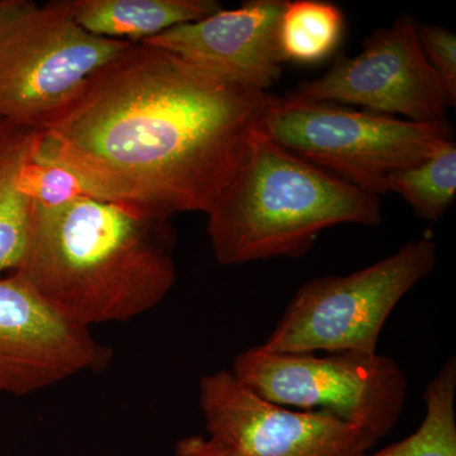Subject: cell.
I'll return each mask as SVG.
<instances>
[{
	"label": "cell",
	"mask_w": 456,
	"mask_h": 456,
	"mask_svg": "<svg viewBox=\"0 0 456 456\" xmlns=\"http://www.w3.org/2000/svg\"><path fill=\"white\" fill-rule=\"evenodd\" d=\"M277 98L139 42L38 130L35 158L149 217L207 215Z\"/></svg>",
	"instance_id": "obj_1"
},
{
	"label": "cell",
	"mask_w": 456,
	"mask_h": 456,
	"mask_svg": "<svg viewBox=\"0 0 456 456\" xmlns=\"http://www.w3.org/2000/svg\"><path fill=\"white\" fill-rule=\"evenodd\" d=\"M170 220L82 194L33 206L12 274L77 325L126 322L164 301L176 281Z\"/></svg>",
	"instance_id": "obj_2"
},
{
	"label": "cell",
	"mask_w": 456,
	"mask_h": 456,
	"mask_svg": "<svg viewBox=\"0 0 456 456\" xmlns=\"http://www.w3.org/2000/svg\"><path fill=\"white\" fill-rule=\"evenodd\" d=\"M222 265L301 257L342 224L378 226L379 197L277 145L261 131L245 163L207 213Z\"/></svg>",
	"instance_id": "obj_3"
},
{
	"label": "cell",
	"mask_w": 456,
	"mask_h": 456,
	"mask_svg": "<svg viewBox=\"0 0 456 456\" xmlns=\"http://www.w3.org/2000/svg\"><path fill=\"white\" fill-rule=\"evenodd\" d=\"M134 42L86 32L70 0L0 9V119L41 130Z\"/></svg>",
	"instance_id": "obj_4"
},
{
	"label": "cell",
	"mask_w": 456,
	"mask_h": 456,
	"mask_svg": "<svg viewBox=\"0 0 456 456\" xmlns=\"http://www.w3.org/2000/svg\"><path fill=\"white\" fill-rule=\"evenodd\" d=\"M268 139L373 194L387 179L454 142L449 122L419 123L326 102L277 98L264 119Z\"/></svg>",
	"instance_id": "obj_5"
},
{
	"label": "cell",
	"mask_w": 456,
	"mask_h": 456,
	"mask_svg": "<svg viewBox=\"0 0 456 456\" xmlns=\"http://www.w3.org/2000/svg\"><path fill=\"white\" fill-rule=\"evenodd\" d=\"M436 263V241L426 232L353 274L312 279L297 290L261 346L272 353H377L395 305Z\"/></svg>",
	"instance_id": "obj_6"
},
{
	"label": "cell",
	"mask_w": 456,
	"mask_h": 456,
	"mask_svg": "<svg viewBox=\"0 0 456 456\" xmlns=\"http://www.w3.org/2000/svg\"><path fill=\"white\" fill-rule=\"evenodd\" d=\"M231 371L272 403L338 417L377 440L395 428L406 402V375L395 359L378 353L316 356L259 345L239 354Z\"/></svg>",
	"instance_id": "obj_7"
},
{
	"label": "cell",
	"mask_w": 456,
	"mask_h": 456,
	"mask_svg": "<svg viewBox=\"0 0 456 456\" xmlns=\"http://www.w3.org/2000/svg\"><path fill=\"white\" fill-rule=\"evenodd\" d=\"M417 25L402 16L388 28L375 29L358 55L338 53L322 77L302 83L287 97L350 104L412 122H448L456 98L422 53Z\"/></svg>",
	"instance_id": "obj_8"
},
{
	"label": "cell",
	"mask_w": 456,
	"mask_h": 456,
	"mask_svg": "<svg viewBox=\"0 0 456 456\" xmlns=\"http://www.w3.org/2000/svg\"><path fill=\"white\" fill-rule=\"evenodd\" d=\"M200 406L208 436L239 456H364L378 441L338 417L272 403L231 370L200 380Z\"/></svg>",
	"instance_id": "obj_9"
},
{
	"label": "cell",
	"mask_w": 456,
	"mask_h": 456,
	"mask_svg": "<svg viewBox=\"0 0 456 456\" xmlns=\"http://www.w3.org/2000/svg\"><path fill=\"white\" fill-rule=\"evenodd\" d=\"M110 350L17 275L0 279V395H27L107 364Z\"/></svg>",
	"instance_id": "obj_10"
},
{
	"label": "cell",
	"mask_w": 456,
	"mask_h": 456,
	"mask_svg": "<svg viewBox=\"0 0 456 456\" xmlns=\"http://www.w3.org/2000/svg\"><path fill=\"white\" fill-rule=\"evenodd\" d=\"M285 7L287 0H248L143 42L232 82L269 93L283 74L279 26Z\"/></svg>",
	"instance_id": "obj_11"
},
{
	"label": "cell",
	"mask_w": 456,
	"mask_h": 456,
	"mask_svg": "<svg viewBox=\"0 0 456 456\" xmlns=\"http://www.w3.org/2000/svg\"><path fill=\"white\" fill-rule=\"evenodd\" d=\"M77 25L99 37L139 44L167 29L211 17L216 0H70Z\"/></svg>",
	"instance_id": "obj_12"
},
{
	"label": "cell",
	"mask_w": 456,
	"mask_h": 456,
	"mask_svg": "<svg viewBox=\"0 0 456 456\" xmlns=\"http://www.w3.org/2000/svg\"><path fill=\"white\" fill-rule=\"evenodd\" d=\"M40 132L0 119V273L18 268L28 240L33 204L27 189Z\"/></svg>",
	"instance_id": "obj_13"
},
{
	"label": "cell",
	"mask_w": 456,
	"mask_h": 456,
	"mask_svg": "<svg viewBox=\"0 0 456 456\" xmlns=\"http://www.w3.org/2000/svg\"><path fill=\"white\" fill-rule=\"evenodd\" d=\"M344 13L338 5L320 0L287 2L279 26V46L284 61L318 64L340 46Z\"/></svg>",
	"instance_id": "obj_14"
},
{
	"label": "cell",
	"mask_w": 456,
	"mask_h": 456,
	"mask_svg": "<svg viewBox=\"0 0 456 456\" xmlns=\"http://www.w3.org/2000/svg\"><path fill=\"white\" fill-rule=\"evenodd\" d=\"M456 360L452 356L428 382L426 415L412 435L364 456H456Z\"/></svg>",
	"instance_id": "obj_15"
},
{
	"label": "cell",
	"mask_w": 456,
	"mask_h": 456,
	"mask_svg": "<svg viewBox=\"0 0 456 456\" xmlns=\"http://www.w3.org/2000/svg\"><path fill=\"white\" fill-rule=\"evenodd\" d=\"M387 189L403 198L419 218L440 221L455 200V141L421 164L389 175Z\"/></svg>",
	"instance_id": "obj_16"
},
{
	"label": "cell",
	"mask_w": 456,
	"mask_h": 456,
	"mask_svg": "<svg viewBox=\"0 0 456 456\" xmlns=\"http://www.w3.org/2000/svg\"><path fill=\"white\" fill-rule=\"evenodd\" d=\"M29 197L33 206H56L71 198L86 194L80 183L69 171L60 167L33 159L29 167Z\"/></svg>",
	"instance_id": "obj_17"
},
{
	"label": "cell",
	"mask_w": 456,
	"mask_h": 456,
	"mask_svg": "<svg viewBox=\"0 0 456 456\" xmlns=\"http://www.w3.org/2000/svg\"><path fill=\"white\" fill-rule=\"evenodd\" d=\"M417 38L428 61L456 98V35L446 27L417 25Z\"/></svg>",
	"instance_id": "obj_18"
},
{
	"label": "cell",
	"mask_w": 456,
	"mask_h": 456,
	"mask_svg": "<svg viewBox=\"0 0 456 456\" xmlns=\"http://www.w3.org/2000/svg\"><path fill=\"white\" fill-rule=\"evenodd\" d=\"M169 456H239L211 436L191 435L176 443Z\"/></svg>",
	"instance_id": "obj_19"
},
{
	"label": "cell",
	"mask_w": 456,
	"mask_h": 456,
	"mask_svg": "<svg viewBox=\"0 0 456 456\" xmlns=\"http://www.w3.org/2000/svg\"><path fill=\"white\" fill-rule=\"evenodd\" d=\"M5 3H7V0H0V9H2L3 7H4Z\"/></svg>",
	"instance_id": "obj_20"
}]
</instances>
